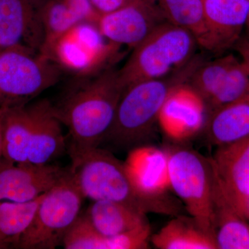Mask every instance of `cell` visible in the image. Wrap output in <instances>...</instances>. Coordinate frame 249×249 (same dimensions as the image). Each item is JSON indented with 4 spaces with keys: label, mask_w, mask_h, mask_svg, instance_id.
Returning a JSON list of instances; mask_svg holds the SVG:
<instances>
[{
    "label": "cell",
    "mask_w": 249,
    "mask_h": 249,
    "mask_svg": "<svg viewBox=\"0 0 249 249\" xmlns=\"http://www.w3.org/2000/svg\"><path fill=\"white\" fill-rule=\"evenodd\" d=\"M6 106H0V158L3 155V124H4V119Z\"/></svg>",
    "instance_id": "f1b7e54d"
},
{
    "label": "cell",
    "mask_w": 249,
    "mask_h": 249,
    "mask_svg": "<svg viewBox=\"0 0 249 249\" xmlns=\"http://www.w3.org/2000/svg\"><path fill=\"white\" fill-rule=\"evenodd\" d=\"M217 249H249V228L243 218L237 217L215 227Z\"/></svg>",
    "instance_id": "4316f807"
},
{
    "label": "cell",
    "mask_w": 249,
    "mask_h": 249,
    "mask_svg": "<svg viewBox=\"0 0 249 249\" xmlns=\"http://www.w3.org/2000/svg\"><path fill=\"white\" fill-rule=\"evenodd\" d=\"M206 114L201 96L188 83H181L171 90L160 108L158 124L167 137L181 142L204 128Z\"/></svg>",
    "instance_id": "4fadbf2b"
},
{
    "label": "cell",
    "mask_w": 249,
    "mask_h": 249,
    "mask_svg": "<svg viewBox=\"0 0 249 249\" xmlns=\"http://www.w3.org/2000/svg\"><path fill=\"white\" fill-rule=\"evenodd\" d=\"M204 11L213 53H218L233 44L248 22L249 0H204Z\"/></svg>",
    "instance_id": "2e32d148"
},
{
    "label": "cell",
    "mask_w": 249,
    "mask_h": 249,
    "mask_svg": "<svg viewBox=\"0 0 249 249\" xmlns=\"http://www.w3.org/2000/svg\"><path fill=\"white\" fill-rule=\"evenodd\" d=\"M67 169L58 165L15 163L0 158V201L25 203L53 188Z\"/></svg>",
    "instance_id": "8fae6325"
},
{
    "label": "cell",
    "mask_w": 249,
    "mask_h": 249,
    "mask_svg": "<svg viewBox=\"0 0 249 249\" xmlns=\"http://www.w3.org/2000/svg\"><path fill=\"white\" fill-rule=\"evenodd\" d=\"M236 59L227 55L205 63L198 64L188 78V83L206 106Z\"/></svg>",
    "instance_id": "484cf974"
},
{
    "label": "cell",
    "mask_w": 249,
    "mask_h": 249,
    "mask_svg": "<svg viewBox=\"0 0 249 249\" xmlns=\"http://www.w3.org/2000/svg\"><path fill=\"white\" fill-rule=\"evenodd\" d=\"M205 127L208 142L217 147L249 137V93L211 113Z\"/></svg>",
    "instance_id": "ac0fdd59"
},
{
    "label": "cell",
    "mask_w": 249,
    "mask_h": 249,
    "mask_svg": "<svg viewBox=\"0 0 249 249\" xmlns=\"http://www.w3.org/2000/svg\"><path fill=\"white\" fill-rule=\"evenodd\" d=\"M95 10L101 15L109 14L128 4L132 0H89Z\"/></svg>",
    "instance_id": "83f0119b"
},
{
    "label": "cell",
    "mask_w": 249,
    "mask_h": 249,
    "mask_svg": "<svg viewBox=\"0 0 249 249\" xmlns=\"http://www.w3.org/2000/svg\"><path fill=\"white\" fill-rule=\"evenodd\" d=\"M62 69L42 52L23 47L0 51V104H25L60 81Z\"/></svg>",
    "instance_id": "5b68a950"
},
{
    "label": "cell",
    "mask_w": 249,
    "mask_h": 249,
    "mask_svg": "<svg viewBox=\"0 0 249 249\" xmlns=\"http://www.w3.org/2000/svg\"><path fill=\"white\" fill-rule=\"evenodd\" d=\"M117 48L118 45L105 38L96 24L85 22L60 36L43 53L60 68L88 76L100 71Z\"/></svg>",
    "instance_id": "ba28073f"
},
{
    "label": "cell",
    "mask_w": 249,
    "mask_h": 249,
    "mask_svg": "<svg viewBox=\"0 0 249 249\" xmlns=\"http://www.w3.org/2000/svg\"><path fill=\"white\" fill-rule=\"evenodd\" d=\"M168 153L170 188L182 201L190 216L215 238L213 172L209 159L188 149Z\"/></svg>",
    "instance_id": "52a82bcc"
},
{
    "label": "cell",
    "mask_w": 249,
    "mask_h": 249,
    "mask_svg": "<svg viewBox=\"0 0 249 249\" xmlns=\"http://www.w3.org/2000/svg\"><path fill=\"white\" fill-rule=\"evenodd\" d=\"M9 248H10L9 246L6 245V244L3 243V242H1V241H0V249Z\"/></svg>",
    "instance_id": "4dcf8cb0"
},
{
    "label": "cell",
    "mask_w": 249,
    "mask_h": 249,
    "mask_svg": "<svg viewBox=\"0 0 249 249\" xmlns=\"http://www.w3.org/2000/svg\"><path fill=\"white\" fill-rule=\"evenodd\" d=\"M148 1H155L156 2V0H148Z\"/></svg>",
    "instance_id": "1f68e13d"
},
{
    "label": "cell",
    "mask_w": 249,
    "mask_h": 249,
    "mask_svg": "<svg viewBox=\"0 0 249 249\" xmlns=\"http://www.w3.org/2000/svg\"><path fill=\"white\" fill-rule=\"evenodd\" d=\"M196 67V62L191 61L170 78L145 80L127 87L105 139L128 146L148 138L168 94L176 85L187 83Z\"/></svg>",
    "instance_id": "3957f363"
},
{
    "label": "cell",
    "mask_w": 249,
    "mask_h": 249,
    "mask_svg": "<svg viewBox=\"0 0 249 249\" xmlns=\"http://www.w3.org/2000/svg\"></svg>",
    "instance_id": "836d02e7"
},
{
    "label": "cell",
    "mask_w": 249,
    "mask_h": 249,
    "mask_svg": "<svg viewBox=\"0 0 249 249\" xmlns=\"http://www.w3.org/2000/svg\"><path fill=\"white\" fill-rule=\"evenodd\" d=\"M156 2L168 22L191 33L198 45L213 52L205 17L204 0H156Z\"/></svg>",
    "instance_id": "603a6c76"
},
{
    "label": "cell",
    "mask_w": 249,
    "mask_h": 249,
    "mask_svg": "<svg viewBox=\"0 0 249 249\" xmlns=\"http://www.w3.org/2000/svg\"><path fill=\"white\" fill-rule=\"evenodd\" d=\"M32 111V132L28 163L49 164L61 155L65 149L62 122L55 106L49 101H40L30 104Z\"/></svg>",
    "instance_id": "9a60e30c"
},
{
    "label": "cell",
    "mask_w": 249,
    "mask_h": 249,
    "mask_svg": "<svg viewBox=\"0 0 249 249\" xmlns=\"http://www.w3.org/2000/svg\"><path fill=\"white\" fill-rule=\"evenodd\" d=\"M151 238L149 223L131 231L105 237L98 233L88 221L80 219L72 229L70 245L73 249H144Z\"/></svg>",
    "instance_id": "ffe728a7"
},
{
    "label": "cell",
    "mask_w": 249,
    "mask_h": 249,
    "mask_svg": "<svg viewBox=\"0 0 249 249\" xmlns=\"http://www.w3.org/2000/svg\"><path fill=\"white\" fill-rule=\"evenodd\" d=\"M124 89L119 71L105 70L75 87L55 107L70 132V157L96 148L104 140Z\"/></svg>",
    "instance_id": "6da1fadb"
},
{
    "label": "cell",
    "mask_w": 249,
    "mask_h": 249,
    "mask_svg": "<svg viewBox=\"0 0 249 249\" xmlns=\"http://www.w3.org/2000/svg\"><path fill=\"white\" fill-rule=\"evenodd\" d=\"M150 241L160 249H216L215 238L204 231L191 216L176 215L151 235Z\"/></svg>",
    "instance_id": "44dd1931"
},
{
    "label": "cell",
    "mask_w": 249,
    "mask_h": 249,
    "mask_svg": "<svg viewBox=\"0 0 249 249\" xmlns=\"http://www.w3.org/2000/svg\"><path fill=\"white\" fill-rule=\"evenodd\" d=\"M124 163L131 182L139 193L147 196L166 194L170 188L168 152L155 147H136Z\"/></svg>",
    "instance_id": "5bb4252c"
},
{
    "label": "cell",
    "mask_w": 249,
    "mask_h": 249,
    "mask_svg": "<svg viewBox=\"0 0 249 249\" xmlns=\"http://www.w3.org/2000/svg\"><path fill=\"white\" fill-rule=\"evenodd\" d=\"M45 0H0V51L14 47L42 52L45 43Z\"/></svg>",
    "instance_id": "30bf717a"
},
{
    "label": "cell",
    "mask_w": 249,
    "mask_h": 249,
    "mask_svg": "<svg viewBox=\"0 0 249 249\" xmlns=\"http://www.w3.org/2000/svg\"><path fill=\"white\" fill-rule=\"evenodd\" d=\"M168 22L155 1L132 0L120 9L101 15L96 25L109 42L134 49Z\"/></svg>",
    "instance_id": "9c48e42d"
},
{
    "label": "cell",
    "mask_w": 249,
    "mask_h": 249,
    "mask_svg": "<svg viewBox=\"0 0 249 249\" xmlns=\"http://www.w3.org/2000/svg\"><path fill=\"white\" fill-rule=\"evenodd\" d=\"M197 45L191 33L165 22L133 49L118 71L121 84L126 89L134 83L160 79L179 71L192 61Z\"/></svg>",
    "instance_id": "277c9868"
},
{
    "label": "cell",
    "mask_w": 249,
    "mask_h": 249,
    "mask_svg": "<svg viewBox=\"0 0 249 249\" xmlns=\"http://www.w3.org/2000/svg\"><path fill=\"white\" fill-rule=\"evenodd\" d=\"M240 53L243 57L244 63L245 64L249 71V37L248 40L245 41V43L241 46Z\"/></svg>",
    "instance_id": "f546056e"
},
{
    "label": "cell",
    "mask_w": 249,
    "mask_h": 249,
    "mask_svg": "<svg viewBox=\"0 0 249 249\" xmlns=\"http://www.w3.org/2000/svg\"><path fill=\"white\" fill-rule=\"evenodd\" d=\"M69 168L73 182L84 198L121 203L139 212L175 216L181 206L168 194L142 196L129 179L124 163L99 148L71 157Z\"/></svg>",
    "instance_id": "7a4b0ae2"
},
{
    "label": "cell",
    "mask_w": 249,
    "mask_h": 249,
    "mask_svg": "<svg viewBox=\"0 0 249 249\" xmlns=\"http://www.w3.org/2000/svg\"><path fill=\"white\" fill-rule=\"evenodd\" d=\"M249 93V71L244 62L237 60L230 67L223 78L213 96L206 107L210 114L224 107L238 101Z\"/></svg>",
    "instance_id": "d4e9b609"
},
{
    "label": "cell",
    "mask_w": 249,
    "mask_h": 249,
    "mask_svg": "<svg viewBox=\"0 0 249 249\" xmlns=\"http://www.w3.org/2000/svg\"><path fill=\"white\" fill-rule=\"evenodd\" d=\"M248 22H249V19H248Z\"/></svg>",
    "instance_id": "d6a6232c"
},
{
    "label": "cell",
    "mask_w": 249,
    "mask_h": 249,
    "mask_svg": "<svg viewBox=\"0 0 249 249\" xmlns=\"http://www.w3.org/2000/svg\"><path fill=\"white\" fill-rule=\"evenodd\" d=\"M209 160L224 196L241 217H249V137L217 147Z\"/></svg>",
    "instance_id": "7c38bea8"
},
{
    "label": "cell",
    "mask_w": 249,
    "mask_h": 249,
    "mask_svg": "<svg viewBox=\"0 0 249 249\" xmlns=\"http://www.w3.org/2000/svg\"><path fill=\"white\" fill-rule=\"evenodd\" d=\"M84 196L72 179L70 170L44 195L30 225L16 248L54 249L79 217Z\"/></svg>",
    "instance_id": "8992f818"
},
{
    "label": "cell",
    "mask_w": 249,
    "mask_h": 249,
    "mask_svg": "<svg viewBox=\"0 0 249 249\" xmlns=\"http://www.w3.org/2000/svg\"><path fill=\"white\" fill-rule=\"evenodd\" d=\"M42 15L45 31L42 53L72 27L81 22L96 24L100 17L89 0H45Z\"/></svg>",
    "instance_id": "e0dca14e"
},
{
    "label": "cell",
    "mask_w": 249,
    "mask_h": 249,
    "mask_svg": "<svg viewBox=\"0 0 249 249\" xmlns=\"http://www.w3.org/2000/svg\"><path fill=\"white\" fill-rule=\"evenodd\" d=\"M32 124L30 104L6 106L2 157L15 163H28Z\"/></svg>",
    "instance_id": "7402d4cb"
},
{
    "label": "cell",
    "mask_w": 249,
    "mask_h": 249,
    "mask_svg": "<svg viewBox=\"0 0 249 249\" xmlns=\"http://www.w3.org/2000/svg\"><path fill=\"white\" fill-rule=\"evenodd\" d=\"M83 214L89 225L105 237L125 233L148 223L146 214L114 201H93Z\"/></svg>",
    "instance_id": "d6986e66"
},
{
    "label": "cell",
    "mask_w": 249,
    "mask_h": 249,
    "mask_svg": "<svg viewBox=\"0 0 249 249\" xmlns=\"http://www.w3.org/2000/svg\"><path fill=\"white\" fill-rule=\"evenodd\" d=\"M0 106H1V104H0Z\"/></svg>",
    "instance_id": "e575fe53"
},
{
    "label": "cell",
    "mask_w": 249,
    "mask_h": 249,
    "mask_svg": "<svg viewBox=\"0 0 249 249\" xmlns=\"http://www.w3.org/2000/svg\"><path fill=\"white\" fill-rule=\"evenodd\" d=\"M44 195L29 202L0 201V241L1 242L9 246L10 248L16 247L19 239L32 222Z\"/></svg>",
    "instance_id": "cb8c5ba5"
}]
</instances>
